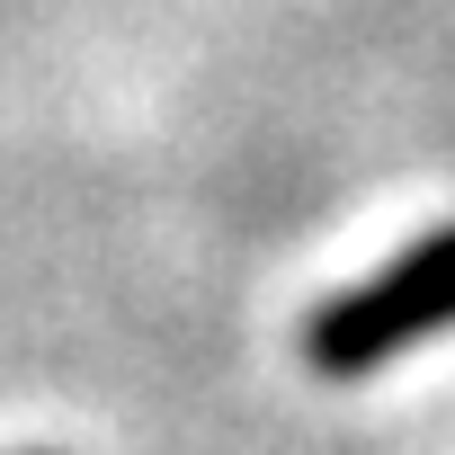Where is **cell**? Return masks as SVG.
Returning a JSON list of instances; mask_svg holds the SVG:
<instances>
[{
    "instance_id": "cell-1",
    "label": "cell",
    "mask_w": 455,
    "mask_h": 455,
    "mask_svg": "<svg viewBox=\"0 0 455 455\" xmlns=\"http://www.w3.org/2000/svg\"><path fill=\"white\" fill-rule=\"evenodd\" d=\"M455 331V223L419 233L402 259H384L366 286L331 295L313 322H304V366L331 375V384H357L393 357H411L419 339Z\"/></svg>"
}]
</instances>
